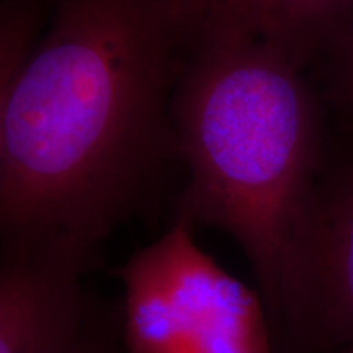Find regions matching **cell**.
Returning <instances> with one entry per match:
<instances>
[{"mask_svg": "<svg viewBox=\"0 0 353 353\" xmlns=\"http://www.w3.org/2000/svg\"><path fill=\"white\" fill-rule=\"evenodd\" d=\"M174 0H64L0 92L3 247L94 252L134 213L167 141Z\"/></svg>", "mask_w": 353, "mask_h": 353, "instance_id": "1", "label": "cell"}, {"mask_svg": "<svg viewBox=\"0 0 353 353\" xmlns=\"http://www.w3.org/2000/svg\"><path fill=\"white\" fill-rule=\"evenodd\" d=\"M174 121L188 183L176 218L241 247L267 307L273 342L296 286L316 195V118L298 61L226 32L193 34Z\"/></svg>", "mask_w": 353, "mask_h": 353, "instance_id": "2", "label": "cell"}, {"mask_svg": "<svg viewBox=\"0 0 353 353\" xmlns=\"http://www.w3.org/2000/svg\"><path fill=\"white\" fill-rule=\"evenodd\" d=\"M126 353H276L259 291L224 270L182 219L118 270Z\"/></svg>", "mask_w": 353, "mask_h": 353, "instance_id": "3", "label": "cell"}, {"mask_svg": "<svg viewBox=\"0 0 353 353\" xmlns=\"http://www.w3.org/2000/svg\"><path fill=\"white\" fill-rule=\"evenodd\" d=\"M353 348V182L316 196L276 353Z\"/></svg>", "mask_w": 353, "mask_h": 353, "instance_id": "4", "label": "cell"}, {"mask_svg": "<svg viewBox=\"0 0 353 353\" xmlns=\"http://www.w3.org/2000/svg\"><path fill=\"white\" fill-rule=\"evenodd\" d=\"M92 254L68 244L3 247L0 353H76L85 332L82 276Z\"/></svg>", "mask_w": 353, "mask_h": 353, "instance_id": "5", "label": "cell"}, {"mask_svg": "<svg viewBox=\"0 0 353 353\" xmlns=\"http://www.w3.org/2000/svg\"><path fill=\"white\" fill-rule=\"evenodd\" d=\"M185 34L226 32L280 48L299 61L317 39L342 38L353 0H174Z\"/></svg>", "mask_w": 353, "mask_h": 353, "instance_id": "6", "label": "cell"}, {"mask_svg": "<svg viewBox=\"0 0 353 353\" xmlns=\"http://www.w3.org/2000/svg\"><path fill=\"white\" fill-rule=\"evenodd\" d=\"M76 353H118V343L112 329L100 322L95 314L88 316L85 332Z\"/></svg>", "mask_w": 353, "mask_h": 353, "instance_id": "7", "label": "cell"}, {"mask_svg": "<svg viewBox=\"0 0 353 353\" xmlns=\"http://www.w3.org/2000/svg\"><path fill=\"white\" fill-rule=\"evenodd\" d=\"M343 46H345V57H347V69H348V79L353 87V23L350 28L347 30L345 34L341 38Z\"/></svg>", "mask_w": 353, "mask_h": 353, "instance_id": "8", "label": "cell"}, {"mask_svg": "<svg viewBox=\"0 0 353 353\" xmlns=\"http://www.w3.org/2000/svg\"><path fill=\"white\" fill-rule=\"evenodd\" d=\"M341 353H353V348H350V350H345V352H341Z\"/></svg>", "mask_w": 353, "mask_h": 353, "instance_id": "9", "label": "cell"}]
</instances>
